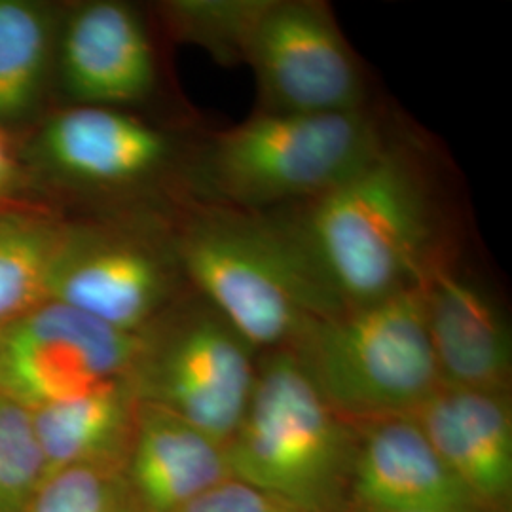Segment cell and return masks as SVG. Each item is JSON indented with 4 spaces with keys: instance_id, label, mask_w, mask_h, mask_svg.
Segmentation results:
<instances>
[{
    "instance_id": "cell-1",
    "label": "cell",
    "mask_w": 512,
    "mask_h": 512,
    "mask_svg": "<svg viewBox=\"0 0 512 512\" xmlns=\"http://www.w3.org/2000/svg\"><path fill=\"white\" fill-rule=\"evenodd\" d=\"M344 306L420 285L435 264L433 211L414 164L385 145L368 164L285 220Z\"/></svg>"
},
{
    "instance_id": "cell-2",
    "label": "cell",
    "mask_w": 512,
    "mask_h": 512,
    "mask_svg": "<svg viewBox=\"0 0 512 512\" xmlns=\"http://www.w3.org/2000/svg\"><path fill=\"white\" fill-rule=\"evenodd\" d=\"M183 274L253 349L289 348L311 319L344 310L285 220L213 207L175 245Z\"/></svg>"
},
{
    "instance_id": "cell-3",
    "label": "cell",
    "mask_w": 512,
    "mask_h": 512,
    "mask_svg": "<svg viewBox=\"0 0 512 512\" xmlns=\"http://www.w3.org/2000/svg\"><path fill=\"white\" fill-rule=\"evenodd\" d=\"M353 429L291 349L264 351L251 399L226 444L234 478L294 512H342L349 497Z\"/></svg>"
},
{
    "instance_id": "cell-4",
    "label": "cell",
    "mask_w": 512,
    "mask_h": 512,
    "mask_svg": "<svg viewBox=\"0 0 512 512\" xmlns=\"http://www.w3.org/2000/svg\"><path fill=\"white\" fill-rule=\"evenodd\" d=\"M287 349L348 420L406 416L440 385L421 283L311 319Z\"/></svg>"
},
{
    "instance_id": "cell-5",
    "label": "cell",
    "mask_w": 512,
    "mask_h": 512,
    "mask_svg": "<svg viewBox=\"0 0 512 512\" xmlns=\"http://www.w3.org/2000/svg\"><path fill=\"white\" fill-rule=\"evenodd\" d=\"M385 147L368 110L260 112L213 137L202 179L222 207L262 213L311 202L346 181Z\"/></svg>"
},
{
    "instance_id": "cell-6",
    "label": "cell",
    "mask_w": 512,
    "mask_h": 512,
    "mask_svg": "<svg viewBox=\"0 0 512 512\" xmlns=\"http://www.w3.org/2000/svg\"><path fill=\"white\" fill-rule=\"evenodd\" d=\"M147 334L112 329L42 302L0 329V395L37 410L135 376Z\"/></svg>"
},
{
    "instance_id": "cell-7",
    "label": "cell",
    "mask_w": 512,
    "mask_h": 512,
    "mask_svg": "<svg viewBox=\"0 0 512 512\" xmlns=\"http://www.w3.org/2000/svg\"><path fill=\"white\" fill-rule=\"evenodd\" d=\"M253 351L200 298V306L160 344L148 340L133 376L137 395L226 446L238 431L255 387Z\"/></svg>"
},
{
    "instance_id": "cell-8",
    "label": "cell",
    "mask_w": 512,
    "mask_h": 512,
    "mask_svg": "<svg viewBox=\"0 0 512 512\" xmlns=\"http://www.w3.org/2000/svg\"><path fill=\"white\" fill-rule=\"evenodd\" d=\"M262 112L329 114L366 109L361 67L329 6L266 0L245 50Z\"/></svg>"
},
{
    "instance_id": "cell-9",
    "label": "cell",
    "mask_w": 512,
    "mask_h": 512,
    "mask_svg": "<svg viewBox=\"0 0 512 512\" xmlns=\"http://www.w3.org/2000/svg\"><path fill=\"white\" fill-rule=\"evenodd\" d=\"M173 266L154 245L122 232L65 228L48 300L128 334H145L173 289Z\"/></svg>"
},
{
    "instance_id": "cell-10",
    "label": "cell",
    "mask_w": 512,
    "mask_h": 512,
    "mask_svg": "<svg viewBox=\"0 0 512 512\" xmlns=\"http://www.w3.org/2000/svg\"><path fill=\"white\" fill-rule=\"evenodd\" d=\"M421 293L440 385L509 393L511 330L494 298L439 262L421 279Z\"/></svg>"
},
{
    "instance_id": "cell-11",
    "label": "cell",
    "mask_w": 512,
    "mask_h": 512,
    "mask_svg": "<svg viewBox=\"0 0 512 512\" xmlns=\"http://www.w3.org/2000/svg\"><path fill=\"white\" fill-rule=\"evenodd\" d=\"M440 459L486 512L503 511L512 494L509 393L439 385L412 410Z\"/></svg>"
},
{
    "instance_id": "cell-12",
    "label": "cell",
    "mask_w": 512,
    "mask_h": 512,
    "mask_svg": "<svg viewBox=\"0 0 512 512\" xmlns=\"http://www.w3.org/2000/svg\"><path fill=\"white\" fill-rule=\"evenodd\" d=\"M349 497L363 512L484 511L410 416L368 420L355 440Z\"/></svg>"
},
{
    "instance_id": "cell-13",
    "label": "cell",
    "mask_w": 512,
    "mask_h": 512,
    "mask_svg": "<svg viewBox=\"0 0 512 512\" xmlns=\"http://www.w3.org/2000/svg\"><path fill=\"white\" fill-rule=\"evenodd\" d=\"M59 65L65 90L90 107L143 101L156 82L147 29L122 2L80 6L63 29Z\"/></svg>"
},
{
    "instance_id": "cell-14",
    "label": "cell",
    "mask_w": 512,
    "mask_h": 512,
    "mask_svg": "<svg viewBox=\"0 0 512 512\" xmlns=\"http://www.w3.org/2000/svg\"><path fill=\"white\" fill-rule=\"evenodd\" d=\"M124 471L139 512L179 511L232 476L224 444L141 399Z\"/></svg>"
},
{
    "instance_id": "cell-15",
    "label": "cell",
    "mask_w": 512,
    "mask_h": 512,
    "mask_svg": "<svg viewBox=\"0 0 512 512\" xmlns=\"http://www.w3.org/2000/svg\"><path fill=\"white\" fill-rule=\"evenodd\" d=\"M40 152L76 183L122 186L156 173L169 154L164 133L109 107L78 105L44 128Z\"/></svg>"
},
{
    "instance_id": "cell-16",
    "label": "cell",
    "mask_w": 512,
    "mask_h": 512,
    "mask_svg": "<svg viewBox=\"0 0 512 512\" xmlns=\"http://www.w3.org/2000/svg\"><path fill=\"white\" fill-rule=\"evenodd\" d=\"M137 404L139 395L129 378L31 410L44 480L76 465L126 463Z\"/></svg>"
},
{
    "instance_id": "cell-17",
    "label": "cell",
    "mask_w": 512,
    "mask_h": 512,
    "mask_svg": "<svg viewBox=\"0 0 512 512\" xmlns=\"http://www.w3.org/2000/svg\"><path fill=\"white\" fill-rule=\"evenodd\" d=\"M54 50V21L35 2L0 0V122L37 103Z\"/></svg>"
},
{
    "instance_id": "cell-18",
    "label": "cell",
    "mask_w": 512,
    "mask_h": 512,
    "mask_svg": "<svg viewBox=\"0 0 512 512\" xmlns=\"http://www.w3.org/2000/svg\"><path fill=\"white\" fill-rule=\"evenodd\" d=\"M63 230L35 213H0V329L48 300Z\"/></svg>"
},
{
    "instance_id": "cell-19",
    "label": "cell",
    "mask_w": 512,
    "mask_h": 512,
    "mask_svg": "<svg viewBox=\"0 0 512 512\" xmlns=\"http://www.w3.org/2000/svg\"><path fill=\"white\" fill-rule=\"evenodd\" d=\"M25 512H139L124 463H90L48 476Z\"/></svg>"
},
{
    "instance_id": "cell-20",
    "label": "cell",
    "mask_w": 512,
    "mask_h": 512,
    "mask_svg": "<svg viewBox=\"0 0 512 512\" xmlns=\"http://www.w3.org/2000/svg\"><path fill=\"white\" fill-rule=\"evenodd\" d=\"M44 480L31 410L0 395V512H25Z\"/></svg>"
},
{
    "instance_id": "cell-21",
    "label": "cell",
    "mask_w": 512,
    "mask_h": 512,
    "mask_svg": "<svg viewBox=\"0 0 512 512\" xmlns=\"http://www.w3.org/2000/svg\"><path fill=\"white\" fill-rule=\"evenodd\" d=\"M266 0H196L173 4L171 12L184 37L207 48L220 61H245L247 42Z\"/></svg>"
},
{
    "instance_id": "cell-22",
    "label": "cell",
    "mask_w": 512,
    "mask_h": 512,
    "mask_svg": "<svg viewBox=\"0 0 512 512\" xmlns=\"http://www.w3.org/2000/svg\"><path fill=\"white\" fill-rule=\"evenodd\" d=\"M175 512H294L285 503L255 486L226 478L211 490L198 495Z\"/></svg>"
},
{
    "instance_id": "cell-23",
    "label": "cell",
    "mask_w": 512,
    "mask_h": 512,
    "mask_svg": "<svg viewBox=\"0 0 512 512\" xmlns=\"http://www.w3.org/2000/svg\"><path fill=\"white\" fill-rule=\"evenodd\" d=\"M14 179V164L8 150V143L0 131V192H4Z\"/></svg>"
},
{
    "instance_id": "cell-24",
    "label": "cell",
    "mask_w": 512,
    "mask_h": 512,
    "mask_svg": "<svg viewBox=\"0 0 512 512\" xmlns=\"http://www.w3.org/2000/svg\"><path fill=\"white\" fill-rule=\"evenodd\" d=\"M382 512H482V511H448V509H416V511H382Z\"/></svg>"
}]
</instances>
